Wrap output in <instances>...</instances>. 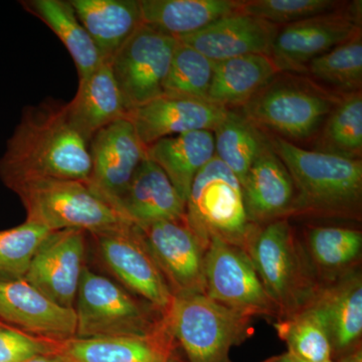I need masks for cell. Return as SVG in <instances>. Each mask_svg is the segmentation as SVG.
<instances>
[{"label": "cell", "instance_id": "8992f818", "mask_svg": "<svg viewBox=\"0 0 362 362\" xmlns=\"http://www.w3.org/2000/svg\"><path fill=\"white\" fill-rule=\"evenodd\" d=\"M340 98L310 81L279 73L243 106L242 114L257 127L288 140L315 134Z\"/></svg>", "mask_w": 362, "mask_h": 362}, {"label": "cell", "instance_id": "4fadbf2b", "mask_svg": "<svg viewBox=\"0 0 362 362\" xmlns=\"http://www.w3.org/2000/svg\"><path fill=\"white\" fill-rule=\"evenodd\" d=\"M89 148L92 170L87 183L121 214V202L136 170L147 157L146 147L126 118L98 131Z\"/></svg>", "mask_w": 362, "mask_h": 362}, {"label": "cell", "instance_id": "52a82bcc", "mask_svg": "<svg viewBox=\"0 0 362 362\" xmlns=\"http://www.w3.org/2000/svg\"><path fill=\"white\" fill-rule=\"evenodd\" d=\"M76 337H146L165 327L164 315L110 279L84 267L75 303Z\"/></svg>", "mask_w": 362, "mask_h": 362}, {"label": "cell", "instance_id": "d6986e66", "mask_svg": "<svg viewBox=\"0 0 362 362\" xmlns=\"http://www.w3.org/2000/svg\"><path fill=\"white\" fill-rule=\"evenodd\" d=\"M242 187L247 218L252 225L263 226L293 216L294 182L270 141L252 163Z\"/></svg>", "mask_w": 362, "mask_h": 362}, {"label": "cell", "instance_id": "74e56055", "mask_svg": "<svg viewBox=\"0 0 362 362\" xmlns=\"http://www.w3.org/2000/svg\"><path fill=\"white\" fill-rule=\"evenodd\" d=\"M337 362H362L361 344L356 345L349 351L345 352Z\"/></svg>", "mask_w": 362, "mask_h": 362}, {"label": "cell", "instance_id": "484cf974", "mask_svg": "<svg viewBox=\"0 0 362 362\" xmlns=\"http://www.w3.org/2000/svg\"><path fill=\"white\" fill-rule=\"evenodd\" d=\"M237 0H139L143 25L175 39L240 11Z\"/></svg>", "mask_w": 362, "mask_h": 362}, {"label": "cell", "instance_id": "5b68a950", "mask_svg": "<svg viewBox=\"0 0 362 362\" xmlns=\"http://www.w3.org/2000/svg\"><path fill=\"white\" fill-rule=\"evenodd\" d=\"M252 319L199 293L175 295L164 315L188 362H230V349L251 337Z\"/></svg>", "mask_w": 362, "mask_h": 362}, {"label": "cell", "instance_id": "83f0119b", "mask_svg": "<svg viewBox=\"0 0 362 362\" xmlns=\"http://www.w3.org/2000/svg\"><path fill=\"white\" fill-rule=\"evenodd\" d=\"M21 6L45 23L65 45L71 54L78 81L84 80L102 63L101 54L70 1L66 0H25Z\"/></svg>", "mask_w": 362, "mask_h": 362}, {"label": "cell", "instance_id": "5bb4252c", "mask_svg": "<svg viewBox=\"0 0 362 362\" xmlns=\"http://www.w3.org/2000/svg\"><path fill=\"white\" fill-rule=\"evenodd\" d=\"M85 249L83 230L51 232L35 252L23 279L54 303L75 309Z\"/></svg>", "mask_w": 362, "mask_h": 362}, {"label": "cell", "instance_id": "1f68e13d", "mask_svg": "<svg viewBox=\"0 0 362 362\" xmlns=\"http://www.w3.org/2000/svg\"><path fill=\"white\" fill-rule=\"evenodd\" d=\"M320 151L361 159V90L345 94L328 114L320 139Z\"/></svg>", "mask_w": 362, "mask_h": 362}, {"label": "cell", "instance_id": "44dd1931", "mask_svg": "<svg viewBox=\"0 0 362 362\" xmlns=\"http://www.w3.org/2000/svg\"><path fill=\"white\" fill-rule=\"evenodd\" d=\"M173 340L168 327L146 337H73L59 342L66 362H170Z\"/></svg>", "mask_w": 362, "mask_h": 362}, {"label": "cell", "instance_id": "9c48e42d", "mask_svg": "<svg viewBox=\"0 0 362 362\" xmlns=\"http://www.w3.org/2000/svg\"><path fill=\"white\" fill-rule=\"evenodd\" d=\"M206 295L230 310L249 317L279 320L249 254L242 247L211 237L204 256Z\"/></svg>", "mask_w": 362, "mask_h": 362}, {"label": "cell", "instance_id": "ffe728a7", "mask_svg": "<svg viewBox=\"0 0 362 362\" xmlns=\"http://www.w3.org/2000/svg\"><path fill=\"white\" fill-rule=\"evenodd\" d=\"M185 202L168 176L148 157L136 170L121 202V214L136 226L185 220Z\"/></svg>", "mask_w": 362, "mask_h": 362}, {"label": "cell", "instance_id": "f1b7e54d", "mask_svg": "<svg viewBox=\"0 0 362 362\" xmlns=\"http://www.w3.org/2000/svg\"><path fill=\"white\" fill-rule=\"evenodd\" d=\"M304 247L324 284L356 269L361 257L362 233L342 226H314L307 232Z\"/></svg>", "mask_w": 362, "mask_h": 362}, {"label": "cell", "instance_id": "7402d4cb", "mask_svg": "<svg viewBox=\"0 0 362 362\" xmlns=\"http://www.w3.org/2000/svg\"><path fill=\"white\" fill-rule=\"evenodd\" d=\"M66 107L74 127L89 143L98 131L127 118L110 59H103L90 75L78 81L77 94Z\"/></svg>", "mask_w": 362, "mask_h": 362}, {"label": "cell", "instance_id": "f546056e", "mask_svg": "<svg viewBox=\"0 0 362 362\" xmlns=\"http://www.w3.org/2000/svg\"><path fill=\"white\" fill-rule=\"evenodd\" d=\"M291 356L309 362L333 359L327 319L315 300L297 313L274 324Z\"/></svg>", "mask_w": 362, "mask_h": 362}, {"label": "cell", "instance_id": "2e32d148", "mask_svg": "<svg viewBox=\"0 0 362 362\" xmlns=\"http://www.w3.org/2000/svg\"><path fill=\"white\" fill-rule=\"evenodd\" d=\"M0 319L33 337L56 342L77 333L75 309L54 303L23 278L0 280Z\"/></svg>", "mask_w": 362, "mask_h": 362}, {"label": "cell", "instance_id": "ab89813d", "mask_svg": "<svg viewBox=\"0 0 362 362\" xmlns=\"http://www.w3.org/2000/svg\"><path fill=\"white\" fill-rule=\"evenodd\" d=\"M263 362H292L291 356L289 352H285V354H281V356L271 357V358L267 359L266 361Z\"/></svg>", "mask_w": 362, "mask_h": 362}, {"label": "cell", "instance_id": "4dcf8cb0", "mask_svg": "<svg viewBox=\"0 0 362 362\" xmlns=\"http://www.w3.org/2000/svg\"><path fill=\"white\" fill-rule=\"evenodd\" d=\"M213 133L216 156L233 171L243 185L252 163L268 143V135L242 113L232 109H228Z\"/></svg>", "mask_w": 362, "mask_h": 362}, {"label": "cell", "instance_id": "8d00e7d4", "mask_svg": "<svg viewBox=\"0 0 362 362\" xmlns=\"http://www.w3.org/2000/svg\"><path fill=\"white\" fill-rule=\"evenodd\" d=\"M49 342L0 321V362H23L49 350Z\"/></svg>", "mask_w": 362, "mask_h": 362}, {"label": "cell", "instance_id": "8fae6325", "mask_svg": "<svg viewBox=\"0 0 362 362\" xmlns=\"http://www.w3.org/2000/svg\"><path fill=\"white\" fill-rule=\"evenodd\" d=\"M361 1L279 28L270 52L280 73H305L306 66L361 33Z\"/></svg>", "mask_w": 362, "mask_h": 362}, {"label": "cell", "instance_id": "d590c367", "mask_svg": "<svg viewBox=\"0 0 362 362\" xmlns=\"http://www.w3.org/2000/svg\"><path fill=\"white\" fill-rule=\"evenodd\" d=\"M343 6V2L337 0H251L243 1L240 11L281 28Z\"/></svg>", "mask_w": 362, "mask_h": 362}, {"label": "cell", "instance_id": "ba28073f", "mask_svg": "<svg viewBox=\"0 0 362 362\" xmlns=\"http://www.w3.org/2000/svg\"><path fill=\"white\" fill-rule=\"evenodd\" d=\"M185 220L206 247L216 237L245 250L257 228L247 218L240 180L216 156L194 177Z\"/></svg>", "mask_w": 362, "mask_h": 362}, {"label": "cell", "instance_id": "cb8c5ba5", "mask_svg": "<svg viewBox=\"0 0 362 362\" xmlns=\"http://www.w3.org/2000/svg\"><path fill=\"white\" fill-rule=\"evenodd\" d=\"M70 2L102 59L111 61L142 23L138 0H70Z\"/></svg>", "mask_w": 362, "mask_h": 362}, {"label": "cell", "instance_id": "d6a6232c", "mask_svg": "<svg viewBox=\"0 0 362 362\" xmlns=\"http://www.w3.org/2000/svg\"><path fill=\"white\" fill-rule=\"evenodd\" d=\"M214 66L213 61L178 40L164 82L163 95L209 101Z\"/></svg>", "mask_w": 362, "mask_h": 362}, {"label": "cell", "instance_id": "30bf717a", "mask_svg": "<svg viewBox=\"0 0 362 362\" xmlns=\"http://www.w3.org/2000/svg\"><path fill=\"white\" fill-rule=\"evenodd\" d=\"M178 40L143 25L111 59V68L126 110L163 95Z\"/></svg>", "mask_w": 362, "mask_h": 362}, {"label": "cell", "instance_id": "603a6c76", "mask_svg": "<svg viewBox=\"0 0 362 362\" xmlns=\"http://www.w3.org/2000/svg\"><path fill=\"white\" fill-rule=\"evenodd\" d=\"M314 300L327 319L333 356H341L361 344L362 276L358 269L324 283Z\"/></svg>", "mask_w": 362, "mask_h": 362}, {"label": "cell", "instance_id": "7c38bea8", "mask_svg": "<svg viewBox=\"0 0 362 362\" xmlns=\"http://www.w3.org/2000/svg\"><path fill=\"white\" fill-rule=\"evenodd\" d=\"M135 228L175 296L190 293L206 294V247L187 220L159 221Z\"/></svg>", "mask_w": 362, "mask_h": 362}, {"label": "cell", "instance_id": "3957f363", "mask_svg": "<svg viewBox=\"0 0 362 362\" xmlns=\"http://www.w3.org/2000/svg\"><path fill=\"white\" fill-rule=\"evenodd\" d=\"M245 250L277 308L279 320L305 308L322 286L287 218L257 226Z\"/></svg>", "mask_w": 362, "mask_h": 362}, {"label": "cell", "instance_id": "7a4b0ae2", "mask_svg": "<svg viewBox=\"0 0 362 362\" xmlns=\"http://www.w3.org/2000/svg\"><path fill=\"white\" fill-rule=\"evenodd\" d=\"M269 141L294 182L293 216L361 218V159L303 149L276 135Z\"/></svg>", "mask_w": 362, "mask_h": 362}, {"label": "cell", "instance_id": "836d02e7", "mask_svg": "<svg viewBox=\"0 0 362 362\" xmlns=\"http://www.w3.org/2000/svg\"><path fill=\"white\" fill-rule=\"evenodd\" d=\"M305 73H308L317 82L346 94L361 90V33L313 59L306 66Z\"/></svg>", "mask_w": 362, "mask_h": 362}, {"label": "cell", "instance_id": "4316f807", "mask_svg": "<svg viewBox=\"0 0 362 362\" xmlns=\"http://www.w3.org/2000/svg\"><path fill=\"white\" fill-rule=\"evenodd\" d=\"M280 71L268 54H247L216 63L209 101L226 109L244 106Z\"/></svg>", "mask_w": 362, "mask_h": 362}, {"label": "cell", "instance_id": "60d3db41", "mask_svg": "<svg viewBox=\"0 0 362 362\" xmlns=\"http://www.w3.org/2000/svg\"><path fill=\"white\" fill-rule=\"evenodd\" d=\"M290 356H291V354H290ZM291 358H292V362H309V361H302V359L297 358V357H295L293 356H291ZM322 362H337V361H333V359H331V361H322Z\"/></svg>", "mask_w": 362, "mask_h": 362}, {"label": "cell", "instance_id": "9a60e30c", "mask_svg": "<svg viewBox=\"0 0 362 362\" xmlns=\"http://www.w3.org/2000/svg\"><path fill=\"white\" fill-rule=\"evenodd\" d=\"M105 264L126 287L165 315L173 295L163 274L144 247L136 228L95 235Z\"/></svg>", "mask_w": 362, "mask_h": 362}, {"label": "cell", "instance_id": "e575fe53", "mask_svg": "<svg viewBox=\"0 0 362 362\" xmlns=\"http://www.w3.org/2000/svg\"><path fill=\"white\" fill-rule=\"evenodd\" d=\"M49 233L44 226L28 221L0 230V273L16 279L25 277L35 252Z\"/></svg>", "mask_w": 362, "mask_h": 362}, {"label": "cell", "instance_id": "e0dca14e", "mask_svg": "<svg viewBox=\"0 0 362 362\" xmlns=\"http://www.w3.org/2000/svg\"><path fill=\"white\" fill-rule=\"evenodd\" d=\"M228 110L211 101L162 95L128 112L127 119L147 148L171 136L192 131H214Z\"/></svg>", "mask_w": 362, "mask_h": 362}, {"label": "cell", "instance_id": "f35d334b", "mask_svg": "<svg viewBox=\"0 0 362 362\" xmlns=\"http://www.w3.org/2000/svg\"><path fill=\"white\" fill-rule=\"evenodd\" d=\"M23 362H66L62 358L61 356H45V354H40V356H35L32 358L28 359V361Z\"/></svg>", "mask_w": 362, "mask_h": 362}, {"label": "cell", "instance_id": "6da1fadb", "mask_svg": "<svg viewBox=\"0 0 362 362\" xmlns=\"http://www.w3.org/2000/svg\"><path fill=\"white\" fill-rule=\"evenodd\" d=\"M66 104L26 107L0 158V180L11 188L37 178L89 181V142L71 124Z\"/></svg>", "mask_w": 362, "mask_h": 362}, {"label": "cell", "instance_id": "d4e9b609", "mask_svg": "<svg viewBox=\"0 0 362 362\" xmlns=\"http://www.w3.org/2000/svg\"><path fill=\"white\" fill-rule=\"evenodd\" d=\"M146 153L187 204L195 176L216 156L214 133L199 130L163 138L147 147Z\"/></svg>", "mask_w": 362, "mask_h": 362}, {"label": "cell", "instance_id": "ac0fdd59", "mask_svg": "<svg viewBox=\"0 0 362 362\" xmlns=\"http://www.w3.org/2000/svg\"><path fill=\"white\" fill-rule=\"evenodd\" d=\"M279 26L242 11L178 39L214 63L247 54H270Z\"/></svg>", "mask_w": 362, "mask_h": 362}, {"label": "cell", "instance_id": "277c9868", "mask_svg": "<svg viewBox=\"0 0 362 362\" xmlns=\"http://www.w3.org/2000/svg\"><path fill=\"white\" fill-rule=\"evenodd\" d=\"M20 197L26 221L49 232L80 230L94 235L129 232L134 225L87 182L37 178L9 188Z\"/></svg>", "mask_w": 362, "mask_h": 362}]
</instances>
